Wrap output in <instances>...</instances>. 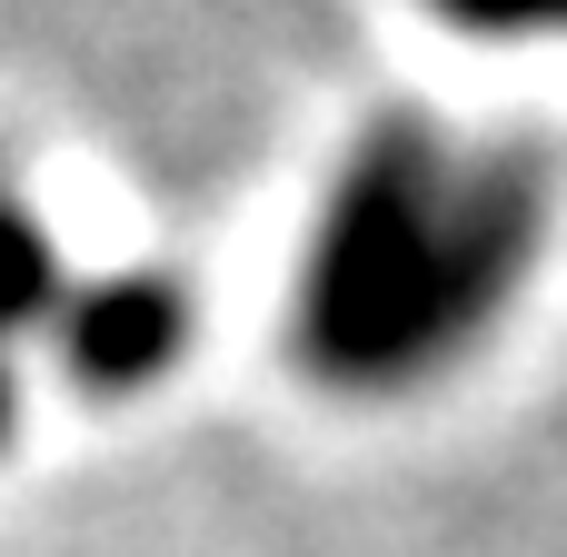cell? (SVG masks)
<instances>
[{"instance_id":"obj_1","label":"cell","mask_w":567,"mask_h":557,"mask_svg":"<svg viewBox=\"0 0 567 557\" xmlns=\"http://www.w3.org/2000/svg\"><path fill=\"white\" fill-rule=\"evenodd\" d=\"M538 239H548L538 149L389 110L379 130H359V149L339 159L309 219L299 289H289L299 369L349 399H399L439 379L518 299Z\"/></svg>"},{"instance_id":"obj_2","label":"cell","mask_w":567,"mask_h":557,"mask_svg":"<svg viewBox=\"0 0 567 557\" xmlns=\"http://www.w3.org/2000/svg\"><path fill=\"white\" fill-rule=\"evenodd\" d=\"M50 349H60V379L90 389V399H130V389H159L189 349V299L169 269H100V279H60L50 299Z\"/></svg>"},{"instance_id":"obj_3","label":"cell","mask_w":567,"mask_h":557,"mask_svg":"<svg viewBox=\"0 0 567 557\" xmlns=\"http://www.w3.org/2000/svg\"><path fill=\"white\" fill-rule=\"evenodd\" d=\"M60 249H50V229L30 219V199L20 189H0V349L20 339V329H40L50 319V299H60Z\"/></svg>"},{"instance_id":"obj_4","label":"cell","mask_w":567,"mask_h":557,"mask_svg":"<svg viewBox=\"0 0 567 557\" xmlns=\"http://www.w3.org/2000/svg\"><path fill=\"white\" fill-rule=\"evenodd\" d=\"M429 10L478 40H567V0H429Z\"/></svg>"},{"instance_id":"obj_5","label":"cell","mask_w":567,"mask_h":557,"mask_svg":"<svg viewBox=\"0 0 567 557\" xmlns=\"http://www.w3.org/2000/svg\"><path fill=\"white\" fill-rule=\"evenodd\" d=\"M10 419H20V379H10V349H0V439H10Z\"/></svg>"}]
</instances>
